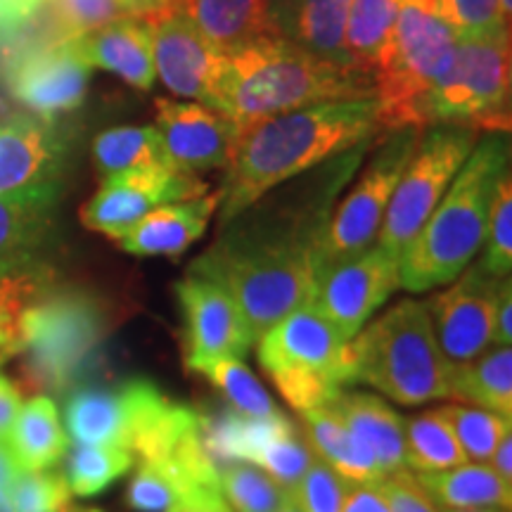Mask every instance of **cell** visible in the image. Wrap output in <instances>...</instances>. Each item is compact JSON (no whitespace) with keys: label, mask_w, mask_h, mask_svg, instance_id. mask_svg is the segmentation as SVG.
Instances as JSON below:
<instances>
[{"label":"cell","mask_w":512,"mask_h":512,"mask_svg":"<svg viewBox=\"0 0 512 512\" xmlns=\"http://www.w3.org/2000/svg\"><path fill=\"white\" fill-rule=\"evenodd\" d=\"M292 181L223 223L214 245L188 271L221 285L256 339L287 313L311 304L318 240L349 176L339 164H320Z\"/></svg>","instance_id":"cell-1"},{"label":"cell","mask_w":512,"mask_h":512,"mask_svg":"<svg viewBox=\"0 0 512 512\" xmlns=\"http://www.w3.org/2000/svg\"><path fill=\"white\" fill-rule=\"evenodd\" d=\"M382 131L377 100L323 102L238 126L226 181L219 190L221 226L292 178L330 162Z\"/></svg>","instance_id":"cell-2"},{"label":"cell","mask_w":512,"mask_h":512,"mask_svg":"<svg viewBox=\"0 0 512 512\" xmlns=\"http://www.w3.org/2000/svg\"><path fill=\"white\" fill-rule=\"evenodd\" d=\"M375 98L373 79L268 34L223 53L207 107L235 124L323 102Z\"/></svg>","instance_id":"cell-3"},{"label":"cell","mask_w":512,"mask_h":512,"mask_svg":"<svg viewBox=\"0 0 512 512\" xmlns=\"http://www.w3.org/2000/svg\"><path fill=\"white\" fill-rule=\"evenodd\" d=\"M508 164V133H489L472 147L437 209L401 252L399 287L415 294L434 290L470 266L484 245L491 200Z\"/></svg>","instance_id":"cell-4"},{"label":"cell","mask_w":512,"mask_h":512,"mask_svg":"<svg viewBox=\"0 0 512 512\" xmlns=\"http://www.w3.org/2000/svg\"><path fill=\"white\" fill-rule=\"evenodd\" d=\"M351 384L403 406L451 399L453 363L441 354L425 302L403 299L349 342Z\"/></svg>","instance_id":"cell-5"},{"label":"cell","mask_w":512,"mask_h":512,"mask_svg":"<svg viewBox=\"0 0 512 512\" xmlns=\"http://www.w3.org/2000/svg\"><path fill=\"white\" fill-rule=\"evenodd\" d=\"M110 325V311L98 294L57 285L55 280L19 325L17 356H22L29 387L48 396L74 387L105 342Z\"/></svg>","instance_id":"cell-6"},{"label":"cell","mask_w":512,"mask_h":512,"mask_svg":"<svg viewBox=\"0 0 512 512\" xmlns=\"http://www.w3.org/2000/svg\"><path fill=\"white\" fill-rule=\"evenodd\" d=\"M256 356L280 396L299 413L332 406L351 384L349 342L311 304L268 328Z\"/></svg>","instance_id":"cell-7"},{"label":"cell","mask_w":512,"mask_h":512,"mask_svg":"<svg viewBox=\"0 0 512 512\" xmlns=\"http://www.w3.org/2000/svg\"><path fill=\"white\" fill-rule=\"evenodd\" d=\"M456 41L437 15L434 0H406L401 5L373 72L382 131L418 128L422 100L446 72Z\"/></svg>","instance_id":"cell-8"},{"label":"cell","mask_w":512,"mask_h":512,"mask_svg":"<svg viewBox=\"0 0 512 512\" xmlns=\"http://www.w3.org/2000/svg\"><path fill=\"white\" fill-rule=\"evenodd\" d=\"M510 131V34L458 38L446 72L422 100L418 128Z\"/></svg>","instance_id":"cell-9"},{"label":"cell","mask_w":512,"mask_h":512,"mask_svg":"<svg viewBox=\"0 0 512 512\" xmlns=\"http://www.w3.org/2000/svg\"><path fill=\"white\" fill-rule=\"evenodd\" d=\"M475 145V128L439 124L422 131L418 147L392 192L382 228L377 233V247L401 256L408 242L437 209Z\"/></svg>","instance_id":"cell-10"},{"label":"cell","mask_w":512,"mask_h":512,"mask_svg":"<svg viewBox=\"0 0 512 512\" xmlns=\"http://www.w3.org/2000/svg\"><path fill=\"white\" fill-rule=\"evenodd\" d=\"M420 136V128H399V131H389L377 145L368 166L361 171L347 195L337 202L335 211L325 223L316 249L318 273L332 264L366 252L377 240L392 192L413 150L418 147Z\"/></svg>","instance_id":"cell-11"},{"label":"cell","mask_w":512,"mask_h":512,"mask_svg":"<svg viewBox=\"0 0 512 512\" xmlns=\"http://www.w3.org/2000/svg\"><path fill=\"white\" fill-rule=\"evenodd\" d=\"M171 403L155 382L143 377L117 387H79L64 401L67 437L74 444L121 446L133 453Z\"/></svg>","instance_id":"cell-12"},{"label":"cell","mask_w":512,"mask_h":512,"mask_svg":"<svg viewBox=\"0 0 512 512\" xmlns=\"http://www.w3.org/2000/svg\"><path fill=\"white\" fill-rule=\"evenodd\" d=\"M207 192V183L171 166L128 171L105 178L100 190L83 204L81 223L93 233H102L117 242L150 211L164 204L195 200Z\"/></svg>","instance_id":"cell-13"},{"label":"cell","mask_w":512,"mask_h":512,"mask_svg":"<svg viewBox=\"0 0 512 512\" xmlns=\"http://www.w3.org/2000/svg\"><path fill=\"white\" fill-rule=\"evenodd\" d=\"M396 290L399 256L375 245L320 271L311 306L351 342Z\"/></svg>","instance_id":"cell-14"},{"label":"cell","mask_w":512,"mask_h":512,"mask_svg":"<svg viewBox=\"0 0 512 512\" xmlns=\"http://www.w3.org/2000/svg\"><path fill=\"white\" fill-rule=\"evenodd\" d=\"M183 309L185 366L200 373L209 363L223 358H245L252 351L256 335L245 313L221 285L202 275L188 273L176 285Z\"/></svg>","instance_id":"cell-15"},{"label":"cell","mask_w":512,"mask_h":512,"mask_svg":"<svg viewBox=\"0 0 512 512\" xmlns=\"http://www.w3.org/2000/svg\"><path fill=\"white\" fill-rule=\"evenodd\" d=\"M143 19L150 29L155 72L169 93L207 105L221 67V50L197 29L181 0H169Z\"/></svg>","instance_id":"cell-16"},{"label":"cell","mask_w":512,"mask_h":512,"mask_svg":"<svg viewBox=\"0 0 512 512\" xmlns=\"http://www.w3.org/2000/svg\"><path fill=\"white\" fill-rule=\"evenodd\" d=\"M501 283L503 278H494L479 264L467 266L446 290L425 302L441 354L453 366L491 347Z\"/></svg>","instance_id":"cell-17"},{"label":"cell","mask_w":512,"mask_h":512,"mask_svg":"<svg viewBox=\"0 0 512 512\" xmlns=\"http://www.w3.org/2000/svg\"><path fill=\"white\" fill-rule=\"evenodd\" d=\"M93 67L81 53L79 38H55L48 46H36L12 57L8 88L36 117L72 112L86 100Z\"/></svg>","instance_id":"cell-18"},{"label":"cell","mask_w":512,"mask_h":512,"mask_svg":"<svg viewBox=\"0 0 512 512\" xmlns=\"http://www.w3.org/2000/svg\"><path fill=\"white\" fill-rule=\"evenodd\" d=\"M155 117L164 159L171 169L192 176L221 166L226 169L238 136V124L233 119L202 102L166 98L155 100Z\"/></svg>","instance_id":"cell-19"},{"label":"cell","mask_w":512,"mask_h":512,"mask_svg":"<svg viewBox=\"0 0 512 512\" xmlns=\"http://www.w3.org/2000/svg\"><path fill=\"white\" fill-rule=\"evenodd\" d=\"M67 136L41 117H15L0 126V195L62 190Z\"/></svg>","instance_id":"cell-20"},{"label":"cell","mask_w":512,"mask_h":512,"mask_svg":"<svg viewBox=\"0 0 512 512\" xmlns=\"http://www.w3.org/2000/svg\"><path fill=\"white\" fill-rule=\"evenodd\" d=\"M60 195L62 190L0 195V273L46 261Z\"/></svg>","instance_id":"cell-21"},{"label":"cell","mask_w":512,"mask_h":512,"mask_svg":"<svg viewBox=\"0 0 512 512\" xmlns=\"http://www.w3.org/2000/svg\"><path fill=\"white\" fill-rule=\"evenodd\" d=\"M349 8L351 0H266L275 36L344 67H349L344 55Z\"/></svg>","instance_id":"cell-22"},{"label":"cell","mask_w":512,"mask_h":512,"mask_svg":"<svg viewBox=\"0 0 512 512\" xmlns=\"http://www.w3.org/2000/svg\"><path fill=\"white\" fill-rule=\"evenodd\" d=\"M219 192L164 204L140 219L117 245L133 256H178L197 242L219 209Z\"/></svg>","instance_id":"cell-23"},{"label":"cell","mask_w":512,"mask_h":512,"mask_svg":"<svg viewBox=\"0 0 512 512\" xmlns=\"http://www.w3.org/2000/svg\"><path fill=\"white\" fill-rule=\"evenodd\" d=\"M81 53L91 67L117 74L138 91L155 88L152 41L143 17H124L79 38Z\"/></svg>","instance_id":"cell-24"},{"label":"cell","mask_w":512,"mask_h":512,"mask_svg":"<svg viewBox=\"0 0 512 512\" xmlns=\"http://www.w3.org/2000/svg\"><path fill=\"white\" fill-rule=\"evenodd\" d=\"M304 439L311 451L328 463L344 482L349 484H380L382 470L366 444L351 432L342 415L332 406L311 408L302 413Z\"/></svg>","instance_id":"cell-25"},{"label":"cell","mask_w":512,"mask_h":512,"mask_svg":"<svg viewBox=\"0 0 512 512\" xmlns=\"http://www.w3.org/2000/svg\"><path fill=\"white\" fill-rule=\"evenodd\" d=\"M335 408L351 432L366 444L380 465L382 477L408 470L406 444H403V418L389 403L375 394L342 392Z\"/></svg>","instance_id":"cell-26"},{"label":"cell","mask_w":512,"mask_h":512,"mask_svg":"<svg viewBox=\"0 0 512 512\" xmlns=\"http://www.w3.org/2000/svg\"><path fill=\"white\" fill-rule=\"evenodd\" d=\"M415 477L439 510L512 508V484L486 463H463L441 472H420Z\"/></svg>","instance_id":"cell-27"},{"label":"cell","mask_w":512,"mask_h":512,"mask_svg":"<svg viewBox=\"0 0 512 512\" xmlns=\"http://www.w3.org/2000/svg\"><path fill=\"white\" fill-rule=\"evenodd\" d=\"M8 444L22 470H50L67 453L69 437L53 396L36 394L22 403Z\"/></svg>","instance_id":"cell-28"},{"label":"cell","mask_w":512,"mask_h":512,"mask_svg":"<svg viewBox=\"0 0 512 512\" xmlns=\"http://www.w3.org/2000/svg\"><path fill=\"white\" fill-rule=\"evenodd\" d=\"M207 36V41L221 53L247 46L254 38L273 34L268 24L266 0H181Z\"/></svg>","instance_id":"cell-29"},{"label":"cell","mask_w":512,"mask_h":512,"mask_svg":"<svg viewBox=\"0 0 512 512\" xmlns=\"http://www.w3.org/2000/svg\"><path fill=\"white\" fill-rule=\"evenodd\" d=\"M451 399L512 418V351L486 349L467 363L453 366Z\"/></svg>","instance_id":"cell-30"},{"label":"cell","mask_w":512,"mask_h":512,"mask_svg":"<svg viewBox=\"0 0 512 512\" xmlns=\"http://www.w3.org/2000/svg\"><path fill=\"white\" fill-rule=\"evenodd\" d=\"M406 0H351L347 27H344V55L354 72L373 79L396 17Z\"/></svg>","instance_id":"cell-31"},{"label":"cell","mask_w":512,"mask_h":512,"mask_svg":"<svg viewBox=\"0 0 512 512\" xmlns=\"http://www.w3.org/2000/svg\"><path fill=\"white\" fill-rule=\"evenodd\" d=\"M93 162L105 178L152 166H169L155 126H119L100 133L93 140Z\"/></svg>","instance_id":"cell-32"},{"label":"cell","mask_w":512,"mask_h":512,"mask_svg":"<svg viewBox=\"0 0 512 512\" xmlns=\"http://www.w3.org/2000/svg\"><path fill=\"white\" fill-rule=\"evenodd\" d=\"M403 444L406 465L413 472H441L467 463L456 434L439 411H427L403 418Z\"/></svg>","instance_id":"cell-33"},{"label":"cell","mask_w":512,"mask_h":512,"mask_svg":"<svg viewBox=\"0 0 512 512\" xmlns=\"http://www.w3.org/2000/svg\"><path fill=\"white\" fill-rule=\"evenodd\" d=\"M55 283L48 261L0 273V354L17 356L19 325L31 304Z\"/></svg>","instance_id":"cell-34"},{"label":"cell","mask_w":512,"mask_h":512,"mask_svg":"<svg viewBox=\"0 0 512 512\" xmlns=\"http://www.w3.org/2000/svg\"><path fill=\"white\" fill-rule=\"evenodd\" d=\"M133 465L136 456L128 448L74 444L64 465V479L72 496L93 498L110 489Z\"/></svg>","instance_id":"cell-35"},{"label":"cell","mask_w":512,"mask_h":512,"mask_svg":"<svg viewBox=\"0 0 512 512\" xmlns=\"http://www.w3.org/2000/svg\"><path fill=\"white\" fill-rule=\"evenodd\" d=\"M200 373L226 396L235 413L247 415V418H275V415L283 413L242 358L214 361L207 368H202Z\"/></svg>","instance_id":"cell-36"},{"label":"cell","mask_w":512,"mask_h":512,"mask_svg":"<svg viewBox=\"0 0 512 512\" xmlns=\"http://www.w3.org/2000/svg\"><path fill=\"white\" fill-rule=\"evenodd\" d=\"M221 494L233 512H278L287 501V489L249 463L219 467Z\"/></svg>","instance_id":"cell-37"},{"label":"cell","mask_w":512,"mask_h":512,"mask_svg":"<svg viewBox=\"0 0 512 512\" xmlns=\"http://www.w3.org/2000/svg\"><path fill=\"white\" fill-rule=\"evenodd\" d=\"M437 411L456 434L465 458L475 460V463H486L496 451L498 441L512 432V418H503V415L477 406L453 403V406L437 408Z\"/></svg>","instance_id":"cell-38"},{"label":"cell","mask_w":512,"mask_h":512,"mask_svg":"<svg viewBox=\"0 0 512 512\" xmlns=\"http://www.w3.org/2000/svg\"><path fill=\"white\" fill-rule=\"evenodd\" d=\"M188 484L166 460H140L126 489V505L133 512H166Z\"/></svg>","instance_id":"cell-39"},{"label":"cell","mask_w":512,"mask_h":512,"mask_svg":"<svg viewBox=\"0 0 512 512\" xmlns=\"http://www.w3.org/2000/svg\"><path fill=\"white\" fill-rule=\"evenodd\" d=\"M313 458H316V453L311 451L309 441L304 439V434L290 420L283 430L261 448L252 465L264 470L268 477H273L275 482L290 491L302 479Z\"/></svg>","instance_id":"cell-40"},{"label":"cell","mask_w":512,"mask_h":512,"mask_svg":"<svg viewBox=\"0 0 512 512\" xmlns=\"http://www.w3.org/2000/svg\"><path fill=\"white\" fill-rule=\"evenodd\" d=\"M486 252L479 266L494 278H508L512 271V181L505 171L491 200L489 223H486Z\"/></svg>","instance_id":"cell-41"},{"label":"cell","mask_w":512,"mask_h":512,"mask_svg":"<svg viewBox=\"0 0 512 512\" xmlns=\"http://www.w3.org/2000/svg\"><path fill=\"white\" fill-rule=\"evenodd\" d=\"M8 498L12 512H72L67 479L53 470H22Z\"/></svg>","instance_id":"cell-42"},{"label":"cell","mask_w":512,"mask_h":512,"mask_svg":"<svg viewBox=\"0 0 512 512\" xmlns=\"http://www.w3.org/2000/svg\"><path fill=\"white\" fill-rule=\"evenodd\" d=\"M434 8L456 38L510 34L498 0H434Z\"/></svg>","instance_id":"cell-43"},{"label":"cell","mask_w":512,"mask_h":512,"mask_svg":"<svg viewBox=\"0 0 512 512\" xmlns=\"http://www.w3.org/2000/svg\"><path fill=\"white\" fill-rule=\"evenodd\" d=\"M124 17H136L121 0H55L57 38H81Z\"/></svg>","instance_id":"cell-44"},{"label":"cell","mask_w":512,"mask_h":512,"mask_svg":"<svg viewBox=\"0 0 512 512\" xmlns=\"http://www.w3.org/2000/svg\"><path fill=\"white\" fill-rule=\"evenodd\" d=\"M347 489L349 482L316 456L287 494L302 512H342Z\"/></svg>","instance_id":"cell-45"},{"label":"cell","mask_w":512,"mask_h":512,"mask_svg":"<svg viewBox=\"0 0 512 512\" xmlns=\"http://www.w3.org/2000/svg\"><path fill=\"white\" fill-rule=\"evenodd\" d=\"M380 486L389 503V512H441L411 470L384 477Z\"/></svg>","instance_id":"cell-46"},{"label":"cell","mask_w":512,"mask_h":512,"mask_svg":"<svg viewBox=\"0 0 512 512\" xmlns=\"http://www.w3.org/2000/svg\"><path fill=\"white\" fill-rule=\"evenodd\" d=\"M166 512H233L226 498L221 494V486H195L185 491L169 505Z\"/></svg>","instance_id":"cell-47"},{"label":"cell","mask_w":512,"mask_h":512,"mask_svg":"<svg viewBox=\"0 0 512 512\" xmlns=\"http://www.w3.org/2000/svg\"><path fill=\"white\" fill-rule=\"evenodd\" d=\"M342 512H389L380 484H349Z\"/></svg>","instance_id":"cell-48"},{"label":"cell","mask_w":512,"mask_h":512,"mask_svg":"<svg viewBox=\"0 0 512 512\" xmlns=\"http://www.w3.org/2000/svg\"><path fill=\"white\" fill-rule=\"evenodd\" d=\"M510 344H512V283L510 278H503L501 292H498L491 347H510Z\"/></svg>","instance_id":"cell-49"},{"label":"cell","mask_w":512,"mask_h":512,"mask_svg":"<svg viewBox=\"0 0 512 512\" xmlns=\"http://www.w3.org/2000/svg\"><path fill=\"white\" fill-rule=\"evenodd\" d=\"M48 0H0V34H10L29 22Z\"/></svg>","instance_id":"cell-50"},{"label":"cell","mask_w":512,"mask_h":512,"mask_svg":"<svg viewBox=\"0 0 512 512\" xmlns=\"http://www.w3.org/2000/svg\"><path fill=\"white\" fill-rule=\"evenodd\" d=\"M19 408H22V392L10 377L0 375V441H8Z\"/></svg>","instance_id":"cell-51"},{"label":"cell","mask_w":512,"mask_h":512,"mask_svg":"<svg viewBox=\"0 0 512 512\" xmlns=\"http://www.w3.org/2000/svg\"><path fill=\"white\" fill-rule=\"evenodd\" d=\"M489 463L494 467L498 477H503L505 482L512 484V432H508L501 441H498L496 451L491 453Z\"/></svg>","instance_id":"cell-52"},{"label":"cell","mask_w":512,"mask_h":512,"mask_svg":"<svg viewBox=\"0 0 512 512\" xmlns=\"http://www.w3.org/2000/svg\"><path fill=\"white\" fill-rule=\"evenodd\" d=\"M19 472H22V467H19L10 444L8 441H0V491L10 494L12 484H15Z\"/></svg>","instance_id":"cell-53"},{"label":"cell","mask_w":512,"mask_h":512,"mask_svg":"<svg viewBox=\"0 0 512 512\" xmlns=\"http://www.w3.org/2000/svg\"><path fill=\"white\" fill-rule=\"evenodd\" d=\"M164 3H169V0H131L133 12H136L138 17H143V15H147V12L162 8Z\"/></svg>","instance_id":"cell-54"},{"label":"cell","mask_w":512,"mask_h":512,"mask_svg":"<svg viewBox=\"0 0 512 512\" xmlns=\"http://www.w3.org/2000/svg\"><path fill=\"white\" fill-rule=\"evenodd\" d=\"M441 512H510V510H496V508H460V510H441Z\"/></svg>","instance_id":"cell-55"},{"label":"cell","mask_w":512,"mask_h":512,"mask_svg":"<svg viewBox=\"0 0 512 512\" xmlns=\"http://www.w3.org/2000/svg\"><path fill=\"white\" fill-rule=\"evenodd\" d=\"M0 512H12V505H10V498L5 491H0Z\"/></svg>","instance_id":"cell-56"},{"label":"cell","mask_w":512,"mask_h":512,"mask_svg":"<svg viewBox=\"0 0 512 512\" xmlns=\"http://www.w3.org/2000/svg\"><path fill=\"white\" fill-rule=\"evenodd\" d=\"M278 512H302V510H299V508H297V505H294V501H292V498H290V496H287V501L283 503V508H280Z\"/></svg>","instance_id":"cell-57"},{"label":"cell","mask_w":512,"mask_h":512,"mask_svg":"<svg viewBox=\"0 0 512 512\" xmlns=\"http://www.w3.org/2000/svg\"><path fill=\"white\" fill-rule=\"evenodd\" d=\"M498 3H501V12H503V17L508 19V22H510V8H512V0H498Z\"/></svg>","instance_id":"cell-58"},{"label":"cell","mask_w":512,"mask_h":512,"mask_svg":"<svg viewBox=\"0 0 512 512\" xmlns=\"http://www.w3.org/2000/svg\"><path fill=\"white\" fill-rule=\"evenodd\" d=\"M121 3H124V5H126V8L133 12V5H131V0H121ZM133 15H136V12H133ZM136 17H138V15H136Z\"/></svg>","instance_id":"cell-59"},{"label":"cell","mask_w":512,"mask_h":512,"mask_svg":"<svg viewBox=\"0 0 512 512\" xmlns=\"http://www.w3.org/2000/svg\"><path fill=\"white\" fill-rule=\"evenodd\" d=\"M72 512H105V510H98V508H88V510H72Z\"/></svg>","instance_id":"cell-60"},{"label":"cell","mask_w":512,"mask_h":512,"mask_svg":"<svg viewBox=\"0 0 512 512\" xmlns=\"http://www.w3.org/2000/svg\"><path fill=\"white\" fill-rule=\"evenodd\" d=\"M3 361H5V356H3V354H0V363H3Z\"/></svg>","instance_id":"cell-61"}]
</instances>
